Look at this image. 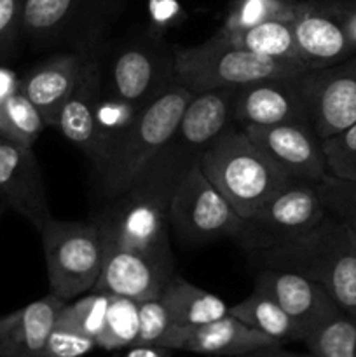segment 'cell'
<instances>
[{"mask_svg": "<svg viewBox=\"0 0 356 357\" xmlns=\"http://www.w3.org/2000/svg\"><path fill=\"white\" fill-rule=\"evenodd\" d=\"M262 267L297 272L321 286L346 316L356 319V241L327 215L302 234L253 244Z\"/></svg>", "mask_w": 356, "mask_h": 357, "instance_id": "1", "label": "cell"}, {"mask_svg": "<svg viewBox=\"0 0 356 357\" xmlns=\"http://www.w3.org/2000/svg\"><path fill=\"white\" fill-rule=\"evenodd\" d=\"M192 94L187 87L173 82L163 94L140 108L96 169L101 194L108 201L126 194L168 145Z\"/></svg>", "mask_w": 356, "mask_h": 357, "instance_id": "2", "label": "cell"}, {"mask_svg": "<svg viewBox=\"0 0 356 357\" xmlns=\"http://www.w3.org/2000/svg\"><path fill=\"white\" fill-rule=\"evenodd\" d=\"M199 167L243 220H250L272 195L293 181L243 129L223 131L205 150Z\"/></svg>", "mask_w": 356, "mask_h": 357, "instance_id": "3", "label": "cell"}, {"mask_svg": "<svg viewBox=\"0 0 356 357\" xmlns=\"http://www.w3.org/2000/svg\"><path fill=\"white\" fill-rule=\"evenodd\" d=\"M313 70L299 59H276L234 44L216 31L192 47L173 51V79L191 93L243 87Z\"/></svg>", "mask_w": 356, "mask_h": 357, "instance_id": "4", "label": "cell"}, {"mask_svg": "<svg viewBox=\"0 0 356 357\" xmlns=\"http://www.w3.org/2000/svg\"><path fill=\"white\" fill-rule=\"evenodd\" d=\"M38 234L52 295L68 302L93 291L103 265V241L96 223L51 216Z\"/></svg>", "mask_w": 356, "mask_h": 357, "instance_id": "5", "label": "cell"}, {"mask_svg": "<svg viewBox=\"0 0 356 357\" xmlns=\"http://www.w3.org/2000/svg\"><path fill=\"white\" fill-rule=\"evenodd\" d=\"M105 246H117L150 257L171 258L170 199L143 187H131L112 199L93 220Z\"/></svg>", "mask_w": 356, "mask_h": 357, "instance_id": "6", "label": "cell"}, {"mask_svg": "<svg viewBox=\"0 0 356 357\" xmlns=\"http://www.w3.org/2000/svg\"><path fill=\"white\" fill-rule=\"evenodd\" d=\"M170 223L181 239L195 244L220 237H239L246 220L237 215L198 164L171 195Z\"/></svg>", "mask_w": 356, "mask_h": 357, "instance_id": "7", "label": "cell"}, {"mask_svg": "<svg viewBox=\"0 0 356 357\" xmlns=\"http://www.w3.org/2000/svg\"><path fill=\"white\" fill-rule=\"evenodd\" d=\"M348 3L337 0L299 2L293 31L299 56L309 68H325L356 54L348 31Z\"/></svg>", "mask_w": 356, "mask_h": 357, "instance_id": "8", "label": "cell"}, {"mask_svg": "<svg viewBox=\"0 0 356 357\" xmlns=\"http://www.w3.org/2000/svg\"><path fill=\"white\" fill-rule=\"evenodd\" d=\"M309 122L321 139L356 122V54L302 75Z\"/></svg>", "mask_w": 356, "mask_h": 357, "instance_id": "9", "label": "cell"}, {"mask_svg": "<svg viewBox=\"0 0 356 357\" xmlns=\"http://www.w3.org/2000/svg\"><path fill=\"white\" fill-rule=\"evenodd\" d=\"M243 131L290 180L318 183L328 174L323 142L311 124L243 126Z\"/></svg>", "mask_w": 356, "mask_h": 357, "instance_id": "10", "label": "cell"}, {"mask_svg": "<svg viewBox=\"0 0 356 357\" xmlns=\"http://www.w3.org/2000/svg\"><path fill=\"white\" fill-rule=\"evenodd\" d=\"M173 82V52L154 42L122 49L112 61L107 80L110 96L136 108L145 107Z\"/></svg>", "mask_w": 356, "mask_h": 357, "instance_id": "11", "label": "cell"}, {"mask_svg": "<svg viewBox=\"0 0 356 357\" xmlns=\"http://www.w3.org/2000/svg\"><path fill=\"white\" fill-rule=\"evenodd\" d=\"M327 215L316 183L290 181L246 220L239 237L253 239V246L262 241L295 236L313 229Z\"/></svg>", "mask_w": 356, "mask_h": 357, "instance_id": "12", "label": "cell"}, {"mask_svg": "<svg viewBox=\"0 0 356 357\" xmlns=\"http://www.w3.org/2000/svg\"><path fill=\"white\" fill-rule=\"evenodd\" d=\"M302 73L274 77L237 87L234 122L243 126L311 124Z\"/></svg>", "mask_w": 356, "mask_h": 357, "instance_id": "13", "label": "cell"}, {"mask_svg": "<svg viewBox=\"0 0 356 357\" xmlns=\"http://www.w3.org/2000/svg\"><path fill=\"white\" fill-rule=\"evenodd\" d=\"M0 201L40 232L51 213L40 166L31 146L0 135Z\"/></svg>", "mask_w": 356, "mask_h": 357, "instance_id": "14", "label": "cell"}, {"mask_svg": "<svg viewBox=\"0 0 356 357\" xmlns=\"http://www.w3.org/2000/svg\"><path fill=\"white\" fill-rule=\"evenodd\" d=\"M173 275L171 258L150 257L103 244V265L93 291L140 303L159 298Z\"/></svg>", "mask_w": 356, "mask_h": 357, "instance_id": "15", "label": "cell"}, {"mask_svg": "<svg viewBox=\"0 0 356 357\" xmlns=\"http://www.w3.org/2000/svg\"><path fill=\"white\" fill-rule=\"evenodd\" d=\"M103 96V75L93 59H84L82 72L72 94L58 115L56 128L75 145L94 167H100L107 155V145L98 128V105Z\"/></svg>", "mask_w": 356, "mask_h": 357, "instance_id": "16", "label": "cell"}, {"mask_svg": "<svg viewBox=\"0 0 356 357\" xmlns=\"http://www.w3.org/2000/svg\"><path fill=\"white\" fill-rule=\"evenodd\" d=\"M255 289L274 300L295 321L304 338L318 324L342 312L318 282L297 272L262 267L255 278Z\"/></svg>", "mask_w": 356, "mask_h": 357, "instance_id": "17", "label": "cell"}, {"mask_svg": "<svg viewBox=\"0 0 356 357\" xmlns=\"http://www.w3.org/2000/svg\"><path fill=\"white\" fill-rule=\"evenodd\" d=\"M276 344L278 342L227 314L220 319L198 326L173 324L161 342V347L206 356L239 357Z\"/></svg>", "mask_w": 356, "mask_h": 357, "instance_id": "18", "label": "cell"}, {"mask_svg": "<svg viewBox=\"0 0 356 357\" xmlns=\"http://www.w3.org/2000/svg\"><path fill=\"white\" fill-rule=\"evenodd\" d=\"M65 303L49 293L0 317V357H44L49 333Z\"/></svg>", "mask_w": 356, "mask_h": 357, "instance_id": "19", "label": "cell"}, {"mask_svg": "<svg viewBox=\"0 0 356 357\" xmlns=\"http://www.w3.org/2000/svg\"><path fill=\"white\" fill-rule=\"evenodd\" d=\"M84 56L70 52L49 58L20 79V91L35 105L45 126H54L68 96L72 94L80 72Z\"/></svg>", "mask_w": 356, "mask_h": 357, "instance_id": "20", "label": "cell"}, {"mask_svg": "<svg viewBox=\"0 0 356 357\" xmlns=\"http://www.w3.org/2000/svg\"><path fill=\"white\" fill-rule=\"evenodd\" d=\"M159 300L175 326H198L229 314V307L222 298L178 275L168 281Z\"/></svg>", "mask_w": 356, "mask_h": 357, "instance_id": "21", "label": "cell"}, {"mask_svg": "<svg viewBox=\"0 0 356 357\" xmlns=\"http://www.w3.org/2000/svg\"><path fill=\"white\" fill-rule=\"evenodd\" d=\"M229 314L278 344L304 340L302 331L295 321L274 300L257 289L243 302L229 307Z\"/></svg>", "mask_w": 356, "mask_h": 357, "instance_id": "22", "label": "cell"}, {"mask_svg": "<svg viewBox=\"0 0 356 357\" xmlns=\"http://www.w3.org/2000/svg\"><path fill=\"white\" fill-rule=\"evenodd\" d=\"M218 33L248 51L257 52V54L276 59L302 61L299 56V49H297L293 21L290 20H272L248 28V30L236 31V33H222V31Z\"/></svg>", "mask_w": 356, "mask_h": 357, "instance_id": "23", "label": "cell"}, {"mask_svg": "<svg viewBox=\"0 0 356 357\" xmlns=\"http://www.w3.org/2000/svg\"><path fill=\"white\" fill-rule=\"evenodd\" d=\"M89 0H23V33L45 40L63 31Z\"/></svg>", "mask_w": 356, "mask_h": 357, "instance_id": "24", "label": "cell"}, {"mask_svg": "<svg viewBox=\"0 0 356 357\" xmlns=\"http://www.w3.org/2000/svg\"><path fill=\"white\" fill-rule=\"evenodd\" d=\"M313 357H356V319L339 312L304 338Z\"/></svg>", "mask_w": 356, "mask_h": 357, "instance_id": "25", "label": "cell"}, {"mask_svg": "<svg viewBox=\"0 0 356 357\" xmlns=\"http://www.w3.org/2000/svg\"><path fill=\"white\" fill-rule=\"evenodd\" d=\"M47 128L40 112L21 91L0 101V135L21 145L34 146Z\"/></svg>", "mask_w": 356, "mask_h": 357, "instance_id": "26", "label": "cell"}, {"mask_svg": "<svg viewBox=\"0 0 356 357\" xmlns=\"http://www.w3.org/2000/svg\"><path fill=\"white\" fill-rule=\"evenodd\" d=\"M299 0H232L222 33H236L272 20L293 21Z\"/></svg>", "mask_w": 356, "mask_h": 357, "instance_id": "27", "label": "cell"}, {"mask_svg": "<svg viewBox=\"0 0 356 357\" xmlns=\"http://www.w3.org/2000/svg\"><path fill=\"white\" fill-rule=\"evenodd\" d=\"M138 340V302L110 295L107 319L101 335L98 337V347L105 351H121Z\"/></svg>", "mask_w": 356, "mask_h": 357, "instance_id": "28", "label": "cell"}, {"mask_svg": "<svg viewBox=\"0 0 356 357\" xmlns=\"http://www.w3.org/2000/svg\"><path fill=\"white\" fill-rule=\"evenodd\" d=\"M108 305H110V295L93 291L73 303L66 302L59 310L56 324L98 340L103 331Z\"/></svg>", "mask_w": 356, "mask_h": 357, "instance_id": "29", "label": "cell"}, {"mask_svg": "<svg viewBox=\"0 0 356 357\" xmlns=\"http://www.w3.org/2000/svg\"><path fill=\"white\" fill-rule=\"evenodd\" d=\"M316 187L328 215L344 223L356 241V180L327 174Z\"/></svg>", "mask_w": 356, "mask_h": 357, "instance_id": "30", "label": "cell"}, {"mask_svg": "<svg viewBox=\"0 0 356 357\" xmlns=\"http://www.w3.org/2000/svg\"><path fill=\"white\" fill-rule=\"evenodd\" d=\"M323 142L328 174L356 180V122Z\"/></svg>", "mask_w": 356, "mask_h": 357, "instance_id": "31", "label": "cell"}, {"mask_svg": "<svg viewBox=\"0 0 356 357\" xmlns=\"http://www.w3.org/2000/svg\"><path fill=\"white\" fill-rule=\"evenodd\" d=\"M138 112L140 108L133 107V105L126 103L122 100H117V98L108 96V100H105L101 96L100 105H98V128H100L101 136H103L105 145H107V155L115 139L128 129V126L131 124Z\"/></svg>", "mask_w": 356, "mask_h": 357, "instance_id": "32", "label": "cell"}, {"mask_svg": "<svg viewBox=\"0 0 356 357\" xmlns=\"http://www.w3.org/2000/svg\"><path fill=\"white\" fill-rule=\"evenodd\" d=\"M173 323L159 298L138 303V340L136 345H161Z\"/></svg>", "mask_w": 356, "mask_h": 357, "instance_id": "33", "label": "cell"}, {"mask_svg": "<svg viewBox=\"0 0 356 357\" xmlns=\"http://www.w3.org/2000/svg\"><path fill=\"white\" fill-rule=\"evenodd\" d=\"M96 347L94 338L54 324L45 344L44 357H84Z\"/></svg>", "mask_w": 356, "mask_h": 357, "instance_id": "34", "label": "cell"}, {"mask_svg": "<svg viewBox=\"0 0 356 357\" xmlns=\"http://www.w3.org/2000/svg\"><path fill=\"white\" fill-rule=\"evenodd\" d=\"M23 33V0H0V63L9 58Z\"/></svg>", "mask_w": 356, "mask_h": 357, "instance_id": "35", "label": "cell"}, {"mask_svg": "<svg viewBox=\"0 0 356 357\" xmlns=\"http://www.w3.org/2000/svg\"><path fill=\"white\" fill-rule=\"evenodd\" d=\"M17 91H20V79H17L16 73L7 66L0 65V101L9 98L10 94L17 93Z\"/></svg>", "mask_w": 356, "mask_h": 357, "instance_id": "36", "label": "cell"}, {"mask_svg": "<svg viewBox=\"0 0 356 357\" xmlns=\"http://www.w3.org/2000/svg\"><path fill=\"white\" fill-rule=\"evenodd\" d=\"M173 349L161 345H131L122 357H171Z\"/></svg>", "mask_w": 356, "mask_h": 357, "instance_id": "37", "label": "cell"}, {"mask_svg": "<svg viewBox=\"0 0 356 357\" xmlns=\"http://www.w3.org/2000/svg\"><path fill=\"white\" fill-rule=\"evenodd\" d=\"M239 357H313L307 352V354H295V352H286L281 349V344L269 345V347L258 349V351L250 352V354H244Z\"/></svg>", "mask_w": 356, "mask_h": 357, "instance_id": "38", "label": "cell"}, {"mask_svg": "<svg viewBox=\"0 0 356 357\" xmlns=\"http://www.w3.org/2000/svg\"><path fill=\"white\" fill-rule=\"evenodd\" d=\"M348 31H349V37H351L353 44H355V47H356V6H349Z\"/></svg>", "mask_w": 356, "mask_h": 357, "instance_id": "39", "label": "cell"}, {"mask_svg": "<svg viewBox=\"0 0 356 357\" xmlns=\"http://www.w3.org/2000/svg\"><path fill=\"white\" fill-rule=\"evenodd\" d=\"M6 211H7V206L3 204L2 201H0V218H2V215H3V213H6Z\"/></svg>", "mask_w": 356, "mask_h": 357, "instance_id": "40", "label": "cell"}]
</instances>
